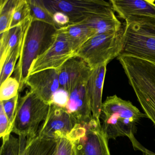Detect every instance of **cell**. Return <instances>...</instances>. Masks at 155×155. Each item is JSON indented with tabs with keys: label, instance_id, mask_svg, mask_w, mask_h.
Here are the masks:
<instances>
[{
	"label": "cell",
	"instance_id": "cell-1",
	"mask_svg": "<svg viewBox=\"0 0 155 155\" xmlns=\"http://www.w3.org/2000/svg\"><path fill=\"white\" fill-rule=\"evenodd\" d=\"M145 113L129 101L124 100L116 95L108 97L102 103L100 118L102 128L108 139L127 137L130 141L136 139L137 124Z\"/></svg>",
	"mask_w": 155,
	"mask_h": 155
},
{
	"label": "cell",
	"instance_id": "cell-2",
	"mask_svg": "<svg viewBox=\"0 0 155 155\" xmlns=\"http://www.w3.org/2000/svg\"><path fill=\"white\" fill-rule=\"evenodd\" d=\"M58 29L48 23L32 20L26 30L20 56L13 72L14 77L20 84V91L26 85L34 61L44 54L55 42Z\"/></svg>",
	"mask_w": 155,
	"mask_h": 155
},
{
	"label": "cell",
	"instance_id": "cell-3",
	"mask_svg": "<svg viewBox=\"0 0 155 155\" xmlns=\"http://www.w3.org/2000/svg\"><path fill=\"white\" fill-rule=\"evenodd\" d=\"M117 59L146 117L155 126V64L125 55Z\"/></svg>",
	"mask_w": 155,
	"mask_h": 155
},
{
	"label": "cell",
	"instance_id": "cell-4",
	"mask_svg": "<svg viewBox=\"0 0 155 155\" xmlns=\"http://www.w3.org/2000/svg\"><path fill=\"white\" fill-rule=\"evenodd\" d=\"M120 55L132 56L155 64V19L125 23Z\"/></svg>",
	"mask_w": 155,
	"mask_h": 155
},
{
	"label": "cell",
	"instance_id": "cell-5",
	"mask_svg": "<svg viewBox=\"0 0 155 155\" xmlns=\"http://www.w3.org/2000/svg\"><path fill=\"white\" fill-rule=\"evenodd\" d=\"M50 105L31 91L22 97L20 96L12 132L25 137L28 140L36 137L40 124L47 118Z\"/></svg>",
	"mask_w": 155,
	"mask_h": 155
},
{
	"label": "cell",
	"instance_id": "cell-6",
	"mask_svg": "<svg viewBox=\"0 0 155 155\" xmlns=\"http://www.w3.org/2000/svg\"><path fill=\"white\" fill-rule=\"evenodd\" d=\"M123 28L116 32L97 34L86 41L74 54L91 69L117 58L123 49Z\"/></svg>",
	"mask_w": 155,
	"mask_h": 155
},
{
	"label": "cell",
	"instance_id": "cell-7",
	"mask_svg": "<svg viewBox=\"0 0 155 155\" xmlns=\"http://www.w3.org/2000/svg\"><path fill=\"white\" fill-rule=\"evenodd\" d=\"M42 2L51 14L60 12L67 14L70 24L115 15L110 2L103 0H42Z\"/></svg>",
	"mask_w": 155,
	"mask_h": 155
},
{
	"label": "cell",
	"instance_id": "cell-8",
	"mask_svg": "<svg viewBox=\"0 0 155 155\" xmlns=\"http://www.w3.org/2000/svg\"><path fill=\"white\" fill-rule=\"evenodd\" d=\"M108 140L100 120L92 119L82 125L74 144V155H111Z\"/></svg>",
	"mask_w": 155,
	"mask_h": 155
},
{
	"label": "cell",
	"instance_id": "cell-9",
	"mask_svg": "<svg viewBox=\"0 0 155 155\" xmlns=\"http://www.w3.org/2000/svg\"><path fill=\"white\" fill-rule=\"evenodd\" d=\"M79 124L65 108L51 104L47 118L40 127L38 136L57 140L70 133Z\"/></svg>",
	"mask_w": 155,
	"mask_h": 155
},
{
	"label": "cell",
	"instance_id": "cell-10",
	"mask_svg": "<svg viewBox=\"0 0 155 155\" xmlns=\"http://www.w3.org/2000/svg\"><path fill=\"white\" fill-rule=\"evenodd\" d=\"M74 57V53L63 35L58 32L52 46L32 63L29 75L48 69L58 70L68 60Z\"/></svg>",
	"mask_w": 155,
	"mask_h": 155
},
{
	"label": "cell",
	"instance_id": "cell-11",
	"mask_svg": "<svg viewBox=\"0 0 155 155\" xmlns=\"http://www.w3.org/2000/svg\"><path fill=\"white\" fill-rule=\"evenodd\" d=\"M113 10L126 23L145 19H155L153 0H110Z\"/></svg>",
	"mask_w": 155,
	"mask_h": 155
},
{
	"label": "cell",
	"instance_id": "cell-12",
	"mask_svg": "<svg viewBox=\"0 0 155 155\" xmlns=\"http://www.w3.org/2000/svg\"><path fill=\"white\" fill-rule=\"evenodd\" d=\"M91 70L83 60L72 57L58 70L60 87L70 94L77 87L87 84Z\"/></svg>",
	"mask_w": 155,
	"mask_h": 155
},
{
	"label": "cell",
	"instance_id": "cell-13",
	"mask_svg": "<svg viewBox=\"0 0 155 155\" xmlns=\"http://www.w3.org/2000/svg\"><path fill=\"white\" fill-rule=\"evenodd\" d=\"M26 85L31 91L50 105L53 94L60 88L58 70H45L29 75Z\"/></svg>",
	"mask_w": 155,
	"mask_h": 155
},
{
	"label": "cell",
	"instance_id": "cell-14",
	"mask_svg": "<svg viewBox=\"0 0 155 155\" xmlns=\"http://www.w3.org/2000/svg\"><path fill=\"white\" fill-rule=\"evenodd\" d=\"M107 65L103 64L91 69L86 84L92 117L97 120H100L101 114L102 92Z\"/></svg>",
	"mask_w": 155,
	"mask_h": 155
},
{
	"label": "cell",
	"instance_id": "cell-15",
	"mask_svg": "<svg viewBox=\"0 0 155 155\" xmlns=\"http://www.w3.org/2000/svg\"><path fill=\"white\" fill-rule=\"evenodd\" d=\"M65 109L79 124H86L92 119L86 84L78 86L70 93L69 100Z\"/></svg>",
	"mask_w": 155,
	"mask_h": 155
},
{
	"label": "cell",
	"instance_id": "cell-16",
	"mask_svg": "<svg viewBox=\"0 0 155 155\" xmlns=\"http://www.w3.org/2000/svg\"><path fill=\"white\" fill-rule=\"evenodd\" d=\"M75 54L86 41L97 34L95 30L83 22L71 23L58 29Z\"/></svg>",
	"mask_w": 155,
	"mask_h": 155
},
{
	"label": "cell",
	"instance_id": "cell-17",
	"mask_svg": "<svg viewBox=\"0 0 155 155\" xmlns=\"http://www.w3.org/2000/svg\"><path fill=\"white\" fill-rule=\"evenodd\" d=\"M29 17L18 26L1 34L0 67L1 68L12 50L21 42L27 28L32 21Z\"/></svg>",
	"mask_w": 155,
	"mask_h": 155
},
{
	"label": "cell",
	"instance_id": "cell-18",
	"mask_svg": "<svg viewBox=\"0 0 155 155\" xmlns=\"http://www.w3.org/2000/svg\"><path fill=\"white\" fill-rule=\"evenodd\" d=\"M28 142V155H56L57 150V140L36 137Z\"/></svg>",
	"mask_w": 155,
	"mask_h": 155
},
{
	"label": "cell",
	"instance_id": "cell-19",
	"mask_svg": "<svg viewBox=\"0 0 155 155\" xmlns=\"http://www.w3.org/2000/svg\"><path fill=\"white\" fill-rule=\"evenodd\" d=\"M81 125L79 124L70 133L57 140V150L56 155H74V144L79 137Z\"/></svg>",
	"mask_w": 155,
	"mask_h": 155
},
{
	"label": "cell",
	"instance_id": "cell-20",
	"mask_svg": "<svg viewBox=\"0 0 155 155\" xmlns=\"http://www.w3.org/2000/svg\"><path fill=\"white\" fill-rule=\"evenodd\" d=\"M24 35L22 40L9 54L3 66L1 68V75H0V84H1L4 82L8 78H10L12 74L14 72L15 67L18 62V60L20 56L21 48H22L23 40H24Z\"/></svg>",
	"mask_w": 155,
	"mask_h": 155
},
{
	"label": "cell",
	"instance_id": "cell-21",
	"mask_svg": "<svg viewBox=\"0 0 155 155\" xmlns=\"http://www.w3.org/2000/svg\"><path fill=\"white\" fill-rule=\"evenodd\" d=\"M30 16L32 21H38L58 27L53 20V14L46 8L42 0H28Z\"/></svg>",
	"mask_w": 155,
	"mask_h": 155
},
{
	"label": "cell",
	"instance_id": "cell-22",
	"mask_svg": "<svg viewBox=\"0 0 155 155\" xmlns=\"http://www.w3.org/2000/svg\"><path fill=\"white\" fill-rule=\"evenodd\" d=\"M18 0H1L0 34L8 30Z\"/></svg>",
	"mask_w": 155,
	"mask_h": 155
},
{
	"label": "cell",
	"instance_id": "cell-23",
	"mask_svg": "<svg viewBox=\"0 0 155 155\" xmlns=\"http://www.w3.org/2000/svg\"><path fill=\"white\" fill-rule=\"evenodd\" d=\"M30 17L28 0H18L9 29L18 26Z\"/></svg>",
	"mask_w": 155,
	"mask_h": 155
},
{
	"label": "cell",
	"instance_id": "cell-24",
	"mask_svg": "<svg viewBox=\"0 0 155 155\" xmlns=\"http://www.w3.org/2000/svg\"><path fill=\"white\" fill-rule=\"evenodd\" d=\"M20 84L15 77H10L1 84L0 100H8L17 96L20 92Z\"/></svg>",
	"mask_w": 155,
	"mask_h": 155
},
{
	"label": "cell",
	"instance_id": "cell-25",
	"mask_svg": "<svg viewBox=\"0 0 155 155\" xmlns=\"http://www.w3.org/2000/svg\"><path fill=\"white\" fill-rule=\"evenodd\" d=\"M20 140L18 138L11 134L2 140L1 155H19Z\"/></svg>",
	"mask_w": 155,
	"mask_h": 155
},
{
	"label": "cell",
	"instance_id": "cell-26",
	"mask_svg": "<svg viewBox=\"0 0 155 155\" xmlns=\"http://www.w3.org/2000/svg\"><path fill=\"white\" fill-rule=\"evenodd\" d=\"M19 97L20 94L19 93L17 96L11 99L1 101V102H2L3 105L5 113L8 119L10 125L12 130V132L16 108Z\"/></svg>",
	"mask_w": 155,
	"mask_h": 155
},
{
	"label": "cell",
	"instance_id": "cell-27",
	"mask_svg": "<svg viewBox=\"0 0 155 155\" xmlns=\"http://www.w3.org/2000/svg\"><path fill=\"white\" fill-rule=\"evenodd\" d=\"M12 130L2 102L0 104V137L2 140L11 135Z\"/></svg>",
	"mask_w": 155,
	"mask_h": 155
},
{
	"label": "cell",
	"instance_id": "cell-28",
	"mask_svg": "<svg viewBox=\"0 0 155 155\" xmlns=\"http://www.w3.org/2000/svg\"><path fill=\"white\" fill-rule=\"evenodd\" d=\"M69 96V93L67 91L60 87L53 94L51 104L65 109L68 103Z\"/></svg>",
	"mask_w": 155,
	"mask_h": 155
},
{
	"label": "cell",
	"instance_id": "cell-29",
	"mask_svg": "<svg viewBox=\"0 0 155 155\" xmlns=\"http://www.w3.org/2000/svg\"><path fill=\"white\" fill-rule=\"evenodd\" d=\"M54 22L58 28L65 27L70 23V20L68 16L62 12H55L53 14Z\"/></svg>",
	"mask_w": 155,
	"mask_h": 155
},
{
	"label": "cell",
	"instance_id": "cell-30",
	"mask_svg": "<svg viewBox=\"0 0 155 155\" xmlns=\"http://www.w3.org/2000/svg\"><path fill=\"white\" fill-rule=\"evenodd\" d=\"M133 148L136 150H140L142 152L143 155H155V153L149 150L141 145L137 139H135L131 142Z\"/></svg>",
	"mask_w": 155,
	"mask_h": 155
},
{
	"label": "cell",
	"instance_id": "cell-31",
	"mask_svg": "<svg viewBox=\"0 0 155 155\" xmlns=\"http://www.w3.org/2000/svg\"><path fill=\"white\" fill-rule=\"evenodd\" d=\"M20 140L19 155H28V142L27 138L19 136Z\"/></svg>",
	"mask_w": 155,
	"mask_h": 155
}]
</instances>
